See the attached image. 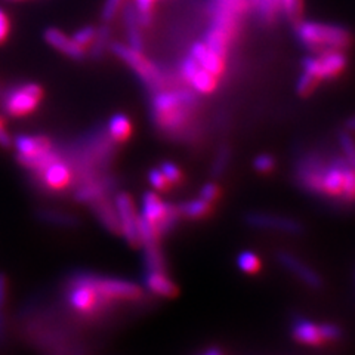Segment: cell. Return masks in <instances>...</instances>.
<instances>
[{"instance_id": "cell-30", "label": "cell", "mask_w": 355, "mask_h": 355, "mask_svg": "<svg viewBox=\"0 0 355 355\" xmlns=\"http://www.w3.org/2000/svg\"><path fill=\"white\" fill-rule=\"evenodd\" d=\"M280 12L296 24L304 15V0H280Z\"/></svg>"}, {"instance_id": "cell-22", "label": "cell", "mask_w": 355, "mask_h": 355, "mask_svg": "<svg viewBox=\"0 0 355 355\" xmlns=\"http://www.w3.org/2000/svg\"><path fill=\"white\" fill-rule=\"evenodd\" d=\"M92 210L95 212V215L98 216L99 222L111 232H120V222H119V216L116 212L114 205L110 202L107 197H101L96 198L91 203Z\"/></svg>"}, {"instance_id": "cell-19", "label": "cell", "mask_w": 355, "mask_h": 355, "mask_svg": "<svg viewBox=\"0 0 355 355\" xmlns=\"http://www.w3.org/2000/svg\"><path fill=\"white\" fill-rule=\"evenodd\" d=\"M144 286L147 291L155 296L173 297L178 295V286L166 271L147 270L144 274Z\"/></svg>"}, {"instance_id": "cell-3", "label": "cell", "mask_w": 355, "mask_h": 355, "mask_svg": "<svg viewBox=\"0 0 355 355\" xmlns=\"http://www.w3.org/2000/svg\"><path fill=\"white\" fill-rule=\"evenodd\" d=\"M70 283H80L92 287L94 291L107 301H138L142 297V288L133 282L111 279L94 274H76Z\"/></svg>"}, {"instance_id": "cell-23", "label": "cell", "mask_w": 355, "mask_h": 355, "mask_svg": "<svg viewBox=\"0 0 355 355\" xmlns=\"http://www.w3.org/2000/svg\"><path fill=\"white\" fill-rule=\"evenodd\" d=\"M250 10H253L261 24L271 26L282 14L280 0H250Z\"/></svg>"}, {"instance_id": "cell-36", "label": "cell", "mask_w": 355, "mask_h": 355, "mask_svg": "<svg viewBox=\"0 0 355 355\" xmlns=\"http://www.w3.org/2000/svg\"><path fill=\"white\" fill-rule=\"evenodd\" d=\"M126 3V0H105L103 9H101V19L105 24H110L111 21H114L119 15V12H121Z\"/></svg>"}, {"instance_id": "cell-14", "label": "cell", "mask_w": 355, "mask_h": 355, "mask_svg": "<svg viewBox=\"0 0 355 355\" xmlns=\"http://www.w3.org/2000/svg\"><path fill=\"white\" fill-rule=\"evenodd\" d=\"M248 224L254 228L288 232V234H297V232L302 231V225L297 220L270 214H250L248 216Z\"/></svg>"}, {"instance_id": "cell-11", "label": "cell", "mask_w": 355, "mask_h": 355, "mask_svg": "<svg viewBox=\"0 0 355 355\" xmlns=\"http://www.w3.org/2000/svg\"><path fill=\"white\" fill-rule=\"evenodd\" d=\"M43 40L55 51H58L60 53L65 55L67 58H70L73 61H83L87 57L86 49L79 46V44L73 40V37H70L67 33L57 27L44 28Z\"/></svg>"}, {"instance_id": "cell-41", "label": "cell", "mask_w": 355, "mask_h": 355, "mask_svg": "<svg viewBox=\"0 0 355 355\" xmlns=\"http://www.w3.org/2000/svg\"><path fill=\"white\" fill-rule=\"evenodd\" d=\"M148 181H150V184H151V187L154 188V190H157V191H168L169 188H171L169 182L166 181V178H164V175L160 172V169H153V171H150V173H148Z\"/></svg>"}, {"instance_id": "cell-5", "label": "cell", "mask_w": 355, "mask_h": 355, "mask_svg": "<svg viewBox=\"0 0 355 355\" xmlns=\"http://www.w3.org/2000/svg\"><path fill=\"white\" fill-rule=\"evenodd\" d=\"M349 58L345 51L327 49L302 60V71L313 74L320 82L335 80L347 70Z\"/></svg>"}, {"instance_id": "cell-33", "label": "cell", "mask_w": 355, "mask_h": 355, "mask_svg": "<svg viewBox=\"0 0 355 355\" xmlns=\"http://www.w3.org/2000/svg\"><path fill=\"white\" fill-rule=\"evenodd\" d=\"M340 200L345 203L355 202V171L348 163L345 166V176H343V190Z\"/></svg>"}, {"instance_id": "cell-48", "label": "cell", "mask_w": 355, "mask_h": 355, "mask_svg": "<svg viewBox=\"0 0 355 355\" xmlns=\"http://www.w3.org/2000/svg\"><path fill=\"white\" fill-rule=\"evenodd\" d=\"M203 355H224L222 354L219 349H216V348H210V349H207Z\"/></svg>"}, {"instance_id": "cell-9", "label": "cell", "mask_w": 355, "mask_h": 355, "mask_svg": "<svg viewBox=\"0 0 355 355\" xmlns=\"http://www.w3.org/2000/svg\"><path fill=\"white\" fill-rule=\"evenodd\" d=\"M70 292L67 295L70 306L80 314H95L110 301L99 296L92 287L80 283H70Z\"/></svg>"}, {"instance_id": "cell-13", "label": "cell", "mask_w": 355, "mask_h": 355, "mask_svg": "<svg viewBox=\"0 0 355 355\" xmlns=\"http://www.w3.org/2000/svg\"><path fill=\"white\" fill-rule=\"evenodd\" d=\"M190 57L205 70L215 74L216 77H224L227 73V58L220 57L216 52L210 49L203 40L194 42L190 48Z\"/></svg>"}, {"instance_id": "cell-50", "label": "cell", "mask_w": 355, "mask_h": 355, "mask_svg": "<svg viewBox=\"0 0 355 355\" xmlns=\"http://www.w3.org/2000/svg\"><path fill=\"white\" fill-rule=\"evenodd\" d=\"M159 2H164V0H159Z\"/></svg>"}, {"instance_id": "cell-32", "label": "cell", "mask_w": 355, "mask_h": 355, "mask_svg": "<svg viewBox=\"0 0 355 355\" xmlns=\"http://www.w3.org/2000/svg\"><path fill=\"white\" fill-rule=\"evenodd\" d=\"M339 146L343 153V160H345L351 168L355 171V141L351 137V133L348 130L340 132L339 135Z\"/></svg>"}, {"instance_id": "cell-10", "label": "cell", "mask_w": 355, "mask_h": 355, "mask_svg": "<svg viewBox=\"0 0 355 355\" xmlns=\"http://www.w3.org/2000/svg\"><path fill=\"white\" fill-rule=\"evenodd\" d=\"M40 182L52 191H61L69 188L73 181V168L62 160L60 155L57 159H53L46 168H43L40 172H37Z\"/></svg>"}, {"instance_id": "cell-8", "label": "cell", "mask_w": 355, "mask_h": 355, "mask_svg": "<svg viewBox=\"0 0 355 355\" xmlns=\"http://www.w3.org/2000/svg\"><path fill=\"white\" fill-rule=\"evenodd\" d=\"M116 212L120 222V232L132 248H139V232H138V212L133 205V200L128 193H119L114 202Z\"/></svg>"}, {"instance_id": "cell-47", "label": "cell", "mask_w": 355, "mask_h": 355, "mask_svg": "<svg viewBox=\"0 0 355 355\" xmlns=\"http://www.w3.org/2000/svg\"><path fill=\"white\" fill-rule=\"evenodd\" d=\"M345 128H347V130H348V132H355V116H352L351 119H348V120H347Z\"/></svg>"}, {"instance_id": "cell-21", "label": "cell", "mask_w": 355, "mask_h": 355, "mask_svg": "<svg viewBox=\"0 0 355 355\" xmlns=\"http://www.w3.org/2000/svg\"><path fill=\"white\" fill-rule=\"evenodd\" d=\"M171 203H166L163 200L153 191H147L142 196V209L141 214L144 218L148 219L151 224L157 225L159 222L164 218V215L168 214ZM157 230V228H155Z\"/></svg>"}, {"instance_id": "cell-6", "label": "cell", "mask_w": 355, "mask_h": 355, "mask_svg": "<svg viewBox=\"0 0 355 355\" xmlns=\"http://www.w3.org/2000/svg\"><path fill=\"white\" fill-rule=\"evenodd\" d=\"M43 98V89L37 83H21L3 95L2 108L10 117H24L35 111Z\"/></svg>"}, {"instance_id": "cell-7", "label": "cell", "mask_w": 355, "mask_h": 355, "mask_svg": "<svg viewBox=\"0 0 355 355\" xmlns=\"http://www.w3.org/2000/svg\"><path fill=\"white\" fill-rule=\"evenodd\" d=\"M176 73L180 76L181 82L190 86L198 95L214 94L219 86V77L200 67L190 55L180 62V69Z\"/></svg>"}, {"instance_id": "cell-45", "label": "cell", "mask_w": 355, "mask_h": 355, "mask_svg": "<svg viewBox=\"0 0 355 355\" xmlns=\"http://www.w3.org/2000/svg\"><path fill=\"white\" fill-rule=\"evenodd\" d=\"M8 296V280L5 274L0 272V309H3Z\"/></svg>"}, {"instance_id": "cell-18", "label": "cell", "mask_w": 355, "mask_h": 355, "mask_svg": "<svg viewBox=\"0 0 355 355\" xmlns=\"http://www.w3.org/2000/svg\"><path fill=\"white\" fill-rule=\"evenodd\" d=\"M121 12H123V24L128 39L126 44L137 51H144V48H146V39H144V28L139 22L135 6H133V3H125Z\"/></svg>"}, {"instance_id": "cell-46", "label": "cell", "mask_w": 355, "mask_h": 355, "mask_svg": "<svg viewBox=\"0 0 355 355\" xmlns=\"http://www.w3.org/2000/svg\"><path fill=\"white\" fill-rule=\"evenodd\" d=\"M6 338V318L3 314V309H0V343L5 342Z\"/></svg>"}, {"instance_id": "cell-35", "label": "cell", "mask_w": 355, "mask_h": 355, "mask_svg": "<svg viewBox=\"0 0 355 355\" xmlns=\"http://www.w3.org/2000/svg\"><path fill=\"white\" fill-rule=\"evenodd\" d=\"M95 35H96V27L89 24V26L80 27L79 30H76L71 35V37L77 44H79V46H82L87 52V48L92 44Z\"/></svg>"}, {"instance_id": "cell-37", "label": "cell", "mask_w": 355, "mask_h": 355, "mask_svg": "<svg viewBox=\"0 0 355 355\" xmlns=\"http://www.w3.org/2000/svg\"><path fill=\"white\" fill-rule=\"evenodd\" d=\"M230 159H231V151L228 147H220L215 155L214 159V163H212V175L214 176H220L222 173L225 172L227 166L230 163Z\"/></svg>"}, {"instance_id": "cell-27", "label": "cell", "mask_w": 355, "mask_h": 355, "mask_svg": "<svg viewBox=\"0 0 355 355\" xmlns=\"http://www.w3.org/2000/svg\"><path fill=\"white\" fill-rule=\"evenodd\" d=\"M178 209H180L181 216L196 220V219L206 218L210 212H212V203L206 202V200L202 197H197L180 205Z\"/></svg>"}, {"instance_id": "cell-28", "label": "cell", "mask_w": 355, "mask_h": 355, "mask_svg": "<svg viewBox=\"0 0 355 355\" xmlns=\"http://www.w3.org/2000/svg\"><path fill=\"white\" fill-rule=\"evenodd\" d=\"M132 3L137 9L142 28L151 27L154 21V8L159 3V0H133Z\"/></svg>"}, {"instance_id": "cell-51", "label": "cell", "mask_w": 355, "mask_h": 355, "mask_svg": "<svg viewBox=\"0 0 355 355\" xmlns=\"http://www.w3.org/2000/svg\"><path fill=\"white\" fill-rule=\"evenodd\" d=\"M0 94H2V89H0Z\"/></svg>"}, {"instance_id": "cell-1", "label": "cell", "mask_w": 355, "mask_h": 355, "mask_svg": "<svg viewBox=\"0 0 355 355\" xmlns=\"http://www.w3.org/2000/svg\"><path fill=\"white\" fill-rule=\"evenodd\" d=\"M111 53L119 58L121 62H125L129 69L138 76V79L142 82L148 91L155 92L164 87L184 85L180 79V76L168 73L163 70L160 65L153 62L144 51H137L130 48L126 43L111 42L110 49Z\"/></svg>"}, {"instance_id": "cell-49", "label": "cell", "mask_w": 355, "mask_h": 355, "mask_svg": "<svg viewBox=\"0 0 355 355\" xmlns=\"http://www.w3.org/2000/svg\"><path fill=\"white\" fill-rule=\"evenodd\" d=\"M9 2H21V0H9Z\"/></svg>"}, {"instance_id": "cell-43", "label": "cell", "mask_w": 355, "mask_h": 355, "mask_svg": "<svg viewBox=\"0 0 355 355\" xmlns=\"http://www.w3.org/2000/svg\"><path fill=\"white\" fill-rule=\"evenodd\" d=\"M10 33V19L5 10L0 8V44L5 43Z\"/></svg>"}, {"instance_id": "cell-25", "label": "cell", "mask_w": 355, "mask_h": 355, "mask_svg": "<svg viewBox=\"0 0 355 355\" xmlns=\"http://www.w3.org/2000/svg\"><path fill=\"white\" fill-rule=\"evenodd\" d=\"M203 42L210 49L224 58L228 57V52H230L232 44H234V42H232L224 31L216 28L215 26H209V28L205 33Z\"/></svg>"}, {"instance_id": "cell-17", "label": "cell", "mask_w": 355, "mask_h": 355, "mask_svg": "<svg viewBox=\"0 0 355 355\" xmlns=\"http://www.w3.org/2000/svg\"><path fill=\"white\" fill-rule=\"evenodd\" d=\"M279 261L282 262L283 266L293 272L299 280L304 282L306 286L318 288L321 286V277L311 268L309 265H306L305 262H302L299 258H296L295 254L287 253V252H282L279 254Z\"/></svg>"}, {"instance_id": "cell-44", "label": "cell", "mask_w": 355, "mask_h": 355, "mask_svg": "<svg viewBox=\"0 0 355 355\" xmlns=\"http://www.w3.org/2000/svg\"><path fill=\"white\" fill-rule=\"evenodd\" d=\"M14 146V139L9 135V132L6 130L3 125V119L0 117V147L2 148H10Z\"/></svg>"}, {"instance_id": "cell-24", "label": "cell", "mask_w": 355, "mask_h": 355, "mask_svg": "<svg viewBox=\"0 0 355 355\" xmlns=\"http://www.w3.org/2000/svg\"><path fill=\"white\" fill-rule=\"evenodd\" d=\"M107 135L114 144L126 142L132 135V121L126 114L117 113L111 116L107 125Z\"/></svg>"}, {"instance_id": "cell-39", "label": "cell", "mask_w": 355, "mask_h": 355, "mask_svg": "<svg viewBox=\"0 0 355 355\" xmlns=\"http://www.w3.org/2000/svg\"><path fill=\"white\" fill-rule=\"evenodd\" d=\"M275 168V160L270 154H259L253 160V169L259 173H270Z\"/></svg>"}, {"instance_id": "cell-31", "label": "cell", "mask_w": 355, "mask_h": 355, "mask_svg": "<svg viewBox=\"0 0 355 355\" xmlns=\"http://www.w3.org/2000/svg\"><path fill=\"white\" fill-rule=\"evenodd\" d=\"M239 268L246 274H257L261 270V259L257 253L250 250L241 252L237 258Z\"/></svg>"}, {"instance_id": "cell-38", "label": "cell", "mask_w": 355, "mask_h": 355, "mask_svg": "<svg viewBox=\"0 0 355 355\" xmlns=\"http://www.w3.org/2000/svg\"><path fill=\"white\" fill-rule=\"evenodd\" d=\"M160 172L164 175L166 181L169 182L171 187H172V185L181 184L182 178H184L181 169L178 168V166H176L175 163H172V162H163V163L160 164Z\"/></svg>"}, {"instance_id": "cell-4", "label": "cell", "mask_w": 355, "mask_h": 355, "mask_svg": "<svg viewBox=\"0 0 355 355\" xmlns=\"http://www.w3.org/2000/svg\"><path fill=\"white\" fill-rule=\"evenodd\" d=\"M250 12V0H209L210 26L222 30L232 40L240 36L241 21Z\"/></svg>"}, {"instance_id": "cell-40", "label": "cell", "mask_w": 355, "mask_h": 355, "mask_svg": "<svg viewBox=\"0 0 355 355\" xmlns=\"http://www.w3.org/2000/svg\"><path fill=\"white\" fill-rule=\"evenodd\" d=\"M318 326H320V335H321V339H323V342H335V340L340 339L342 330L336 324L323 323V324H318Z\"/></svg>"}, {"instance_id": "cell-12", "label": "cell", "mask_w": 355, "mask_h": 355, "mask_svg": "<svg viewBox=\"0 0 355 355\" xmlns=\"http://www.w3.org/2000/svg\"><path fill=\"white\" fill-rule=\"evenodd\" d=\"M14 146L18 153V162L22 166H27L31 160L53 148L52 141L44 135H18L14 139Z\"/></svg>"}, {"instance_id": "cell-34", "label": "cell", "mask_w": 355, "mask_h": 355, "mask_svg": "<svg viewBox=\"0 0 355 355\" xmlns=\"http://www.w3.org/2000/svg\"><path fill=\"white\" fill-rule=\"evenodd\" d=\"M318 85H320V80L317 77H314L313 74H309L306 71H302L296 80V92L301 96H308L315 91Z\"/></svg>"}, {"instance_id": "cell-15", "label": "cell", "mask_w": 355, "mask_h": 355, "mask_svg": "<svg viewBox=\"0 0 355 355\" xmlns=\"http://www.w3.org/2000/svg\"><path fill=\"white\" fill-rule=\"evenodd\" d=\"M345 166L347 162L343 159H336L330 164H324L323 173H321V194L340 198L343 190V176H345Z\"/></svg>"}, {"instance_id": "cell-2", "label": "cell", "mask_w": 355, "mask_h": 355, "mask_svg": "<svg viewBox=\"0 0 355 355\" xmlns=\"http://www.w3.org/2000/svg\"><path fill=\"white\" fill-rule=\"evenodd\" d=\"M295 33L297 40L314 53L327 49L347 51L354 43L352 33L347 27L317 21H297Z\"/></svg>"}, {"instance_id": "cell-20", "label": "cell", "mask_w": 355, "mask_h": 355, "mask_svg": "<svg viewBox=\"0 0 355 355\" xmlns=\"http://www.w3.org/2000/svg\"><path fill=\"white\" fill-rule=\"evenodd\" d=\"M292 335L299 343H304V345L318 347L321 343H324L320 335V326L306 318H297L293 321Z\"/></svg>"}, {"instance_id": "cell-29", "label": "cell", "mask_w": 355, "mask_h": 355, "mask_svg": "<svg viewBox=\"0 0 355 355\" xmlns=\"http://www.w3.org/2000/svg\"><path fill=\"white\" fill-rule=\"evenodd\" d=\"M39 218L43 222H48V224H53V225H61V227L77 225V218H74L70 214L58 212V210H40Z\"/></svg>"}, {"instance_id": "cell-42", "label": "cell", "mask_w": 355, "mask_h": 355, "mask_svg": "<svg viewBox=\"0 0 355 355\" xmlns=\"http://www.w3.org/2000/svg\"><path fill=\"white\" fill-rule=\"evenodd\" d=\"M219 194H220V190L215 182H206L202 188H200L198 197H202V198L206 200V202L214 205L216 200L219 198Z\"/></svg>"}, {"instance_id": "cell-16", "label": "cell", "mask_w": 355, "mask_h": 355, "mask_svg": "<svg viewBox=\"0 0 355 355\" xmlns=\"http://www.w3.org/2000/svg\"><path fill=\"white\" fill-rule=\"evenodd\" d=\"M324 163L317 157H306L297 166V180L309 193L321 194V173Z\"/></svg>"}, {"instance_id": "cell-26", "label": "cell", "mask_w": 355, "mask_h": 355, "mask_svg": "<svg viewBox=\"0 0 355 355\" xmlns=\"http://www.w3.org/2000/svg\"><path fill=\"white\" fill-rule=\"evenodd\" d=\"M110 39H111L110 24H105V22H103L101 26L96 27L95 39H94L91 46L87 48V55H89V57H91L94 61L103 60L105 52L110 49V44H111Z\"/></svg>"}]
</instances>
